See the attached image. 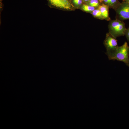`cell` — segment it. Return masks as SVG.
Returning a JSON list of instances; mask_svg holds the SVG:
<instances>
[{
	"instance_id": "obj_1",
	"label": "cell",
	"mask_w": 129,
	"mask_h": 129,
	"mask_svg": "<svg viewBox=\"0 0 129 129\" xmlns=\"http://www.w3.org/2000/svg\"><path fill=\"white\" fill-rule=\"evenodd\" d=\"M105 54L109 60L123 62L129 67V46L127 42H125L122 45L118 46L113 51Z\"/></svg>"
},
{
	"instance_id": "obj_2",
	"label": "cell",
	"mask_w": 129,
	"mask_h": 129,
	"mask_svg": "<svg viewBox=\"0 0 129 129\" xmlns=\"http://www.w3.org/2000/svg\"><path fill=\"white\" fill-rule=\"evenodd\" d=\"M108 27V32L116 38L124 35L127 29L124 21L116 19L109 21Z\"/></svg>"
},
{
	"instance_id": "obj_3",
	"label": "cell",
	"mask_w": 129,
	"mask_h": 129,
	"mask_svg": "<svg viewBox=\"0 0 129 129\" xmlns=\"http://www.w3.org/2000/svg\"><path fill=\"white\" fill-rule=\"evenodd\" d=\"M116 19L123 21L129 20V3L123 1L115 10Z\"/></svg>"
},
{
	"instance_id": "obj_4",
	"label": "cell",
	"mask_w": 129,
	"mask_h": 129,
	"mask_svg": "<svg viewBox=\"0 0 129 129\" xmlns=\"http://www.w3.org/2000/svg\"><path fill=\"white\" fill-rule=\"evenodd\" d=\"M103 44L106 49V53L113 51L118 46L116 38L113 37L108 32L106 34Z\"/></svg>"
},
{
	"instance_id": "obj_5",
	"label": "cell",
	"mask_w": 129,
	"mask_h": 129,
	"mask_svg": "<svg viewBox=\"0 0 129 129\" xmlns=\"http://www.w3.org/2000/svg\"><path fill=\"white\" fill-rule=\"evenodd\" d=\"M53 5L58 8L66 9L71 8V4L68 0H49Z\"/></svg>"
},
{
	"instance_id": "obj_6",
	"label": "cell",
	"mask_w": 129,
	"mask_h": 129,
	"mask_svg": "<svg viewBox=\"0 0 129 129\" xmlns=\"http://www.w3.org/2000/svg\"><path fill=\"white\" fill-rule=\"evenodd\" d=\"M98 8L101 11L104 20L108 21L111 20L109 16V8L108 6L102 3Z\"/></svg>"
},
{
	"instance_id": "obj_7",
	"label": "cell",
	"mask_w": 129,
	"mask_h": 129,
	"mask_svg": "<svg viewBox=\"0 0 129 129\" xmlns=\"http://www.w3.org/2000/svg\"><path fill=\"white\" fill-rule=\"evenodd\" d=\"M101 3H103L108 6L109 8L116 9L120 3L118 0H99Z\"/></svg>"
},
{
	"instance_id": "obj_8",
	"label": "cell",
	"mask_w": 129,
	"mask_h": 129,
	"mask_svg": "<svg viewBox=\"0 0 129 129\" xmlns=\"http://www.w3.org/2000/svg\"><path fill=\"white\" fill-rule=\"evenodd\" d=\"M91 13L94 17L97 19L101 20H104L101 11L98 8H95Z\"/></svg>"
},
{
	"instance_id": "obj_9",
	"label": "cell",
	"mask_w": 129,
	"mask_h": 129,
	"mask_svg": "<svg viewBox=\"0 0 129 129\" xmlns=\"http://www.w3.org/2000/svg\"><path fill=\"white\" fill-rule=\"evenodd\" d=\"M81 9L84 11L91 13L95 9L93 6L88 4H84L81 7Z\"/></svg>"
},
{
	"instance_id": "obj_10",
	"label": "cell",
	"mask_w": 129,
	"mask_h": 129,
	"mask_svg": "<svg viewBox=\"0 0 129 129\" xmlns=\"http://www.w3.org/2000/svg\"><path fill=\"white\" fill-rule=\"evenodd\" d=\"M88 2V5L94 7L95 8H98L101 4L99 0H90Z\"/></svg>"
},
{
	"instance_id": "obj_11",
	"label": "cell",
	"mask_w": 129,
	"mask_h": 129,
	"mask_svg": "<svg viewBox=\"0 0 129 129\" xmlns=\"http://www.w3.org/2000/svg\"><path fill=\"white\" fill-rule=\"evenodd\" d=\"M128 41L129 42V27L127 28L125 33V35Z\"/></svg>"
},
{
	"instance_id": "obj_12",
	"label": "cell",
	"mask_w": 129,
	"mask_h": 129,
	"mask_svg": "<svg viewBox=\"0 0 129 129\" xmlns=\"http://www.w3.org/2000/svg\"><path fill=\"white\" fill-rule=\"evenodd\" d=\"M82 0H78L75 4L77 5H80L82 4Z\"/></svg>"
},
{
	"instance_id": "obj_13",
	"label": "cell",
	"mask_w": 129,
	"mask_h": 129,
	"mask_svg": "<svg viewBox=\"0 0 129 129\" xmlns=\"http://www.w3.org/2000/svg\"><path fill=\"white\" fill-rule=\"evenodd\" d=\"M123 1L125 2L129 3V0H123Z\"/></svg>"
},
{
	"instance_id": "obj_14",
	"label": "cell",
	"mask_w": 129,
	"mask_h": 129,
	"mask_svg": "<svg viewBox=\"0 0 129 129\" xmlns=\"http://www.w3.org/2000/svg\"><path fill=\"white\" fill-rule=\"evenodd\" d=\"M85 2H88L90 0H83Z\"/></svg>"
},
{
	"instance_id": "obj_15",
	"label": "cell",
	"mask_w": 129,
	"mask_h": 129,
	"mask_svg": "<svg viewBox=\"0 0 129 129\" xmlns=\"http://www.w3.org/2000/svg\"><path fill=\"white\" fill-rule=\"evenodd\" d=\"M78 0H73V2L75 4Z\"/></svg>"
}]
</instances>
